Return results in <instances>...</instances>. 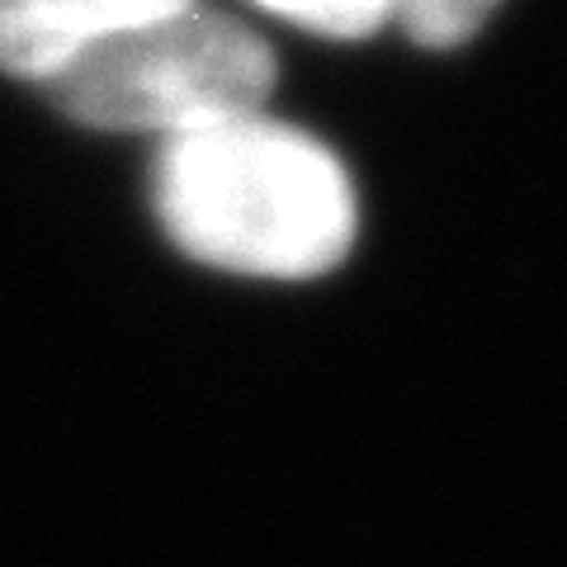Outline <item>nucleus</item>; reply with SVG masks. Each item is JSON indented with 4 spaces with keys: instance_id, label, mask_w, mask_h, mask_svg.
<instances>
[{
    "instance_id": "obj_1",
    "label": "nucleus",
    "mask_w": 567,
    "mask_h": 567,
    "mask_svg": "<svg viewBox=\"0 0 567 567\" xmlns=\"http://www.w3.org/2000/svg\"><path fill=\"white\" fill-rule=\"evenodd\" d=\"M152 204L189 260L251 279L327 275L360 227L336 152L265 114L162 142Z\"/></svg>"
},
{
    "instance_id": "obj_4",
    "label": "nucleus",
    "mask_w": 567,
    "mask_h": 567,
    "mask_svg": "<svg viewBox=\"0 0 567 567\" xmlns=\"http://www.w3.org/2000/svg\"><path fill=\"white\" fill-rule=\"evenodd\" d=\"M251 6L322 39H364L379 24L398 20V0H251Z\"/></svg>"
},
{
    "instance_id": "obj_3",
    "label": "nucleus",
    "mask_w": 567,
    "mask_h": 567,
    "mask_svg": "<svg viewBox=\"0 0 567 567\" xmlns=\"http://www.w3.org/2000/svg\"><path fill=\"white\" fill-rule=\"evenodd\" d=\"M199 0H0V71L48 85L91 48Z\"/></svg>"
},
{
    "instance_id": "obj_2",
    "label": "nucleus",
    "mask_w": 567,
    "mask_h": 567,
    "mask_svg": "<svg viewBox=\"0 0 567 567\" xmlns=\"http://www.w3.org/2000/svg\"><path fill=\"white\" fill-rule=\"evenodd\" d=\"M275 71V52L256 29L189 6L91 48L43 91L81 128L171 142L260 114Z\"/></svg>"
},
{
    "instance_id": "obj_5",
    "label": "nucleus",
    "mask_w": 567,
    "mask_h": 567,
    "mask_svg": "<svg viewBox=\"0 0 567 567\" xmlns=\"http://www.w3.org/2000/svg\"><path fill=\"white\" fill-rule=\"evenodd\" d=\"M502 0H398V24L421 48H458L483 29Z\"/></svg>"
}]
</instances>
